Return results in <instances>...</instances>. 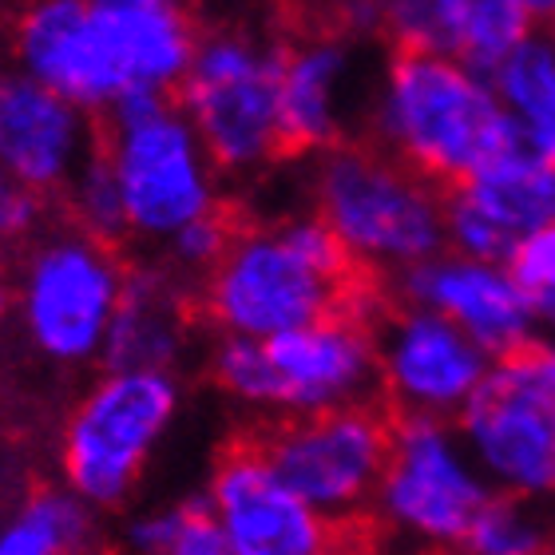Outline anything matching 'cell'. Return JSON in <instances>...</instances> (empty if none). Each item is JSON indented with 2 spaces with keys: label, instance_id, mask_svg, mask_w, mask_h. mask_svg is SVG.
Returning a JSON list of instances; mask_svg holds the SVG:
<instances>
[{
  "label": "cell",
  "instance_id": "cell-23",
  "mask_svg": "<svg viewBox=\"0 0 555 555\" xmlns=\"http://www.w3.org/2000/svg\"><path fill=\"white\" fill-rule=\"evenodd\" d=\"M64 207H68L72 231L88 234L95 243L112 246L131 234L124 191H119L116 171H112L104 147L95 151L92 159L76 171V179L64 186Z\"/></svg>",
  "mask_w": 555,
  "mask_h": 555
},
{
  "label": "cell",
  "instance_id": "cell-31",
  "mask_svg": "<svg viewBox=\"0 0 555 555\" xmlns=\"http://www.w3.org/2000/svg\"><path fill=\"white\" fill-rule=\"evenodd\" d=\"M334 547L325 555H377L382 547V532L373 516H346V520H334Z\"/></svg>",
  "mask_w": 555,
  "mask_h": 555
},
{
  "label": "cell",
  "instance_id": "cell-11",
  "mask_svg": "<svg viewBox=\"0 0 555 555\" xmlns=\"http://www.w3.org/2000/svg\"><path fill=\"white\" fill-rule=\"evenodd\" d=\"M12 72L44 83L88 116L112 112L128 95L88 0H36L12 21Z\"/></svg>",
  "mask_w": 555,
  "mask_h": 555
},
{
  "label": "cell",
  "instance_id": "cell-15",
  "mask_svg": "<svg viewBox=\"0 0 555 555\" xmlns=\"http://www.w3.org/2000/svg\"><path fill=\"white\" fill-rule=\"evenodd\" d=\"M128 92L171 95L198 52V24L171 0H88Z\"/></svg>",
  "mask_w": 555,
  "mask_h": 555
},
{
  "label": "cell",
  "instance_id": "cell-14",
  "mask_svg": "<svg viewBox=\"0 0 555 555\" xmlns=\"http://www.w3.org/2000/svg\"><path fill=\"white\" fill-rule=\"evenodd\" d=\"M267 358L278 385L274 409H286V416L358 405V393L373 382V373H385L377 361V330L353 318H325L270 337Z\"/></svg>",
  "mask_w": 555,
  "mask_h": 555
},
{
  "label": "cell",
  "instance_id": "cell-16",
  "mask_svg": "<svg viewBox=\"0 0 555 555\" xmlns=\"http://www.w3.org/2000/svg\"><path fill=\"white\" fill-rule=\"evenodd\" d=\"M393 346L385 365V389L428 416H440V409L456 405L476 385L485 382V358L480 346L437 313H409L393 318Z\"/></svg>",
  "mask_w": 555,
  "mask_h": 555
},
{
  "label": "cell",
  "instance_id": "cell-19",
  "mask_svg": "<svg viewBox=\"0 0 555 555\" xmlns=\"http://www.w3.org/2000/svg\"><path fill=\"white\" fill-rule=\"evenodd\" d=\"M346 72V40L313 33L286 44L282 60V155L341 147L334 88Z\"/></svg>",
  "mask_w": 555,
  "mask_h": 555
},
{
  "label": "cell",
  "instance_id": "cell-33",
  "mask_svg": "<svg viewBox=\"0 0 555 555\" xmlns=\"http://www.w3.org/2000/svg\"><path fill=\"white\" fill-rule=\"evenodd\" d=\"M535 310L547 313V318H552V322H555V289H552V294H544V298H540V301H535Z\"/></svg>",
  "mask_w": 555,
  "mask_h": 555
},
{
  "label": "cell",
  "instance_id": "cell-34",
  "mask_svg": "<svg viewBox=\"0 0 555 555\" xmlns=\"http://www.w3.org/2000/svg\"><path fill=\"white\" fill-rule=\"evenodd\" d=\"M552 365H555V349H552Z\"/></svg>",
  "mask_w": 555,
  "mask_h": 555
},
{
  "label": "cell",
  "instance_id": "cell-3",
  "mask_svg": "<svg viewBox=\"0 0 555 555\" xmlns=\"http://www.w3.org/2000/svg\"><path fill=\"white\" fill-rule=\"evenodd\" d=\"M104 155L135 238L171 243L219 203V167L171 95L128 92L107 112Z\"/></svg>",
  "mask_w": 555,
  "mask_h": 555
},
{
  "label": "cell",
  "instance_id": "cell-5",
  "mask_svg": "<svg viewBox=\"0 0 555 555\" xmlns=\"http://www.w3.org/2000/svg\"><path fill=\"white\" fill-rule=\"evenodd\" d=\"M179 413L175 373L104 370L60 437V473L88 508H119Z\"/></svg>",
  "mask_w": 555,
  "mask_h": 555
},
{
  "label": "cell",
  "instance_id": "cell-30",
  "mask_svg": "<svg viewBox=\"0 0 555 555\" xmlns=\"http://www.w3.org/2000/svg\"><path fill=\"white\" fill-rule=\"evenodd\" d=\"M183 504H186L183 528H179L175 544L163 555H231V547H227V540H222L219 520H215L207 496H191V500H183Z\"/></svg>",
  "mask_w": 555,
  "mask_h": 555
},
{
  "label": "cell",
  "instance_id": "cell-27",
  "mask_svg": "<svg viewBox=\"0 0 555 555\" xmlns=\"http://www.w3.org/2000/svg\"><path fill=\"white\" fill-rule=\"evenodd\" d=\"M186 504H163V508H147L135 512L124 528V544H128L131 555H163L175 544V535L183 528Z\"/></svg>",
  "mask_w": 555,
  "mask_h": 555
},
{
  "label": "cell",
  "instance_id": "cell-28",
  "mask_svg": "<svg viewBox=\"0 0 555 555\" xmlns=\"http://www.w3.org/2000/svg\"><path fill=\"white\" fill-rule=\"evenodd\" d=\"M449 222L452 231H456V238H461V246H468L480 258H512V250H516V234H508L504 227L485 219L480 210L461 203V198L449 203Z\"/></svg>",
  "mask_w": 555,
  "mask_h": 555
},
{
  "label": "cell",
  "instance_id": "cell-7",
  "mask_svg": "<svg viewBox=\"0 0 555 555\" xmlns=\"http://www.w3.org/2000/svg\"><path fill=\"white\" fill-rule=\"evenodd\" d=\"M270 468L325 520L358 516V504L382 488L397 444V401L382 389L377 401L301 413L258 433Z\"/></svg>",
  "mask_w": 555,
  "mask_h": 555
},
{
  "label": "cell",
  "instance_id": "cell-4",
  "mask_svg": "<svg viewBox=\"0 0 555 555\" xmlns=\"http://www.w3.org/2000/svg\"><path fill=\"white\" fill-rule=\"evenodd\" d=\"M282 60L286 44H267L238 28L198 40L175 104L219 171H255L282 159Z\"/></svg>",
  "mask_w": 555,
  "mask_h": 555
},
{
  "label": "cell",
  "instance_id": "cell-12",
  "mask_svg": "<svg viewBox=\"0 0 555 555\" xmlns=\"http://www.w3.org/2000/svg\"><path fill=\"white\" fill-rule=\"evenodd\" d=\"M95 151L92 116L83 107L21 72L0 76V171L9 179L44 198L64 191Z\"/></svg>",
  "mask_w": 555,
  "mask_h": 555
},
{
  "label": "cell",
  "instance_id": "cell-24",
  "mask_svg": "<svg viewBox=\"0 0 555 555\" xmlns=\"http://www.w3.org/2000/svg\"><path fill=\"white\" fill-rule=\"evenodd\" d=\"M210 373L222 385V393L238 397L246 405H274L278 385L274 365L267 358V341L255 337H222L210 353Z\"/></svg>",
  "mask_w": 555,
  "mask_h": 555
},
{
  "label": "cell",
  "instance_id": "cell-1",
  "mask_svg": "<svg viewBox=\"0 0 555 555\" xmlns=\"http://www.w3.org/2000/svg\"><path fill=\"white\" fill-rule=\"evenodd\" d=\"M382 143L425 179L440 207L476 179L535 167L520 119L504 116L456 64L409 44H393Z\"/></svg>",
  "mask_w": 555,
  "mask_h": 555
},
{
  "label": "cell",
  "instance_id": "cell-6",
  "mask_svg": "<svg viewBox=\"0 0 555 555\" xmlns=\"http://www.w3.org/2000/svg\"><path fill=\"white\" fill-rule=\"evenodd\" d=\"M128 289V267L112 246L56 231L28 250L16 278V318L44 358L60 365L104 361Z\"/></svg>",
  "mask_w": 555,
  "mask_h": 555
},
{
  "label": "cell",
  "instance_id": "cell-25",
  "mask_svg": "<svg viewBox=\"0 0 555 555\" xmlns=\"http://www.w3.org/2000/svg\"><path fill=\"white\" fill-rule=\"evenodd\" d=\"M238 231H243V227H234L231 210L215 207L210 215H203V219H195L191 227H183V231L175 234L171 243H167V258H171L179 270H191V274L207 278L210 270L227 258V250H231V243L238 238Z\"/></svg>",
  "mask_w": 555,
  "mask_h": 555
},
{
  "label": "cell",
  "instance_id": "cell-32",
  "mask_svg": "<svg viewBox=\"0 0 555 555\" xmlns=\"http://www.w3.org/2000/svg\"><path fill=\"white\" fill-rule=\"evenodd\" d=\"M12 310H16V286L0 282V322H4V318H9Z\"/></svg>",
  "mask_w": 555,
  "mask_h": 555
},
{
  "label": "cell",
  "instance_id": "cell-9",
  "mask_svg": "<svg viewBox=\"0 0 555 555\" xmlns=\"http://www.w3.org/2000/svg\"><path fill=\"white\" fill-rule=\"evenodd\" d=\"M464 428L512 485L555 488V365L552 349L520 341L464 405Z\"/></svg>",
  "mask_w": 555,
  "mask_h": 555
},
{
  "label": "cell",
  "instance_id": "cell-13",
  "mask_svg": "<svg viewBox=\"0 0 555 555\" xmlns=\"http://www.w3.org/2000/svg\"><path fill=\"white\" fill-rule=\"evenodd\" d=\"M382 496L397 520L416 524L456 544L473 532L476 516L492 504L480 485H473L444 452L437 416L401 401H397V444L385 468Z\"/></svg>",
  "mask_w": 555,
  "mask_h": 555
},
{
  "label": "cell",
  "instance_id": "cell-17",
  "mask_svg": "<svg viewBox=\"0 0 555 555\" xmlns=\"http://www.w3.org/2000/svg\"><path fill=\"white\" fill-rule=\"evenodd\" d=\"M409 289H413V298L437 306L449 322H461L476 346L492 349L496 358L524 341L528 301L504 274L468 267V262H440V267L413 270Z\"/></svg>",
  "mask_w": 555,
  "mask_h": 555
},
{
  "label": "cell",
  "instance_id": "cell-29",
  "mask_svg": "<svg viewBox=\"0 0 555 555\" xmlns=\"http://www.w3.org/2000/svg\"><path fill=\"white\" fill-rule=\"evenodd\" d=\"M40 219H44L40 195H33L28 186H21L16 179L0 171V246L24 243L28 234H36Z\"/></svg>",
  "mask_w": 555,
  "mask_h": 555
},
{
  "label": "cell",
  "instance_id": "cell-10",
  "mask_svg": "<svg viewBox=\"0 0 555 555\" xmlns=\"http://www.w3.org/2000/svg\"><path fill=\"white\" fill-rule=\"evenodd\" d=\"M203 496L231 555H325L334 547V520L270 468L255 437H238L222 452Z\"/></svg>",
  "mask_w": 555,
  "mask_h": 555
},
{
  "label": "cell",
  "instance_id": "cell-26",
  "mask_svg": "<svg viewBox=\"0 0 555 555\" xmlns=\"http://www.w3.org/2000/svg\"><path fill=\"white\" fill-rule=\"evenodd\" d=\"M508 282L524 294L528 306L552 294L555 289V227L528 234L524 243H516L508 258Z\"/></svg>",
  "mask_w": 555,
  "mask_h": 555
},
{
  "label": "cell",
  "instance_id": "cell-2",
  "mask_svg": "<svg viewBox=\"0 0 555 555\" xmlns=\"http://www.w3.org/2000/svg\"><path fill=\"white\" fill-rule=\"evenodd\" d=\"M203 310L222 337L270 341L325 318H353L382 330L405 301L393 298L385 278L373 286H337L286 243L282 227H243L227 258L203 278Z\"/></svg>",
  "mask_w": 555,
  "mask_h": 555
},
{
  "label": "cell",
  "instance_id": "cell-35",
  "mask_svg": "<svg viewBox=\"0 0 555 555\" xmlns=\"http://www.w3.org/2000/svg\"><path fill=\"white\" fill-rule=\"evenodd\" d=\"M437 555H444V552H437Z\"/></svg>",
  "mask_w": 555,
  "mask_h": 555
},
{
  "label": "cell",
  "instance_id": "cell-22",
  "mask_svg": "<svg viewBox=\"0 0 555 555\" xmlns=\"http://www.w3.org/2000/svg\"><path fill=\"white\" fill-rule=\"evenodd\" d=\"M456 198L476 207L508 234H535L544 227H555V167H524V171L476 179Z\"/></svg>",
  "mask_w": 555,
  "mask_h": 555
},
{
  "label": "cell",
  "instance_id": "cell-20",
  "mask_svg": "<svg viewBox=\"0 0 555 555\" xmlns=\"http://www.w3.org/2000/svg\"><path fill=\"white\" fill-rule=\"evenodd\" d=\"M95 540V508L72 488H36L0 524V555H83Z\"/></svg>",
  "mask_w": 555,
  "mask_h": 555
},
{
  "label": "cell",
  "instance_id": "cell-18",
  "mask_svg": "<svg viewBox=\"0 0 555 555\" xmlns=\"http://www.w3.org/2000/svg\"><path fill=\"white\" fill-rule=\"evenodd\" d=\"M186 349V310L175 282L163 270H128V289L116 325L107 334V370L175 373Z\"/></svg>",
  "mask_w": 555,
  "mask_h": 555
},
{
  "label": "cell",
  "instance_id": "cell-21",
  "mask_svg": "<svg viewBox=\"0 0 555 555\" xmlns=\"http://www.w3.org/2000/svg\"><path fill=\"white\" fill-rule=\"evenodd\" d=\"M496 80L512 107H520L535 167H555V52L528 40L504 60Z\"/></svg>",
  "mask_w": 555,
  "mask_h": 555
},
{
  "label": "cell",
  "instance_id": "cell-8",
  "mask_svg": "<svg viewBox=\"0 0 555 555\" xmlns=\"http://www.w3.org/2000/svg\"><path fill=\"white\" fill-rule=\"evenodd\" d=\"M440 198L393 147L341 143L318 171V219L358 258L425 255L440 238Z\"/></svg>",
  "mask_w": 555,
  "mask_h": 555
}]
</instances>
